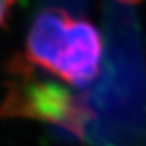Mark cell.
<instances>
[{"instance_id":"obj_2","label":"cell","mask_w":146,"mask_h":146,"mask_svg":"<svg viewBox=\"0 0 146 146\" xmlns=\"http://www.w3.org/2000/svg\"><path fill=\"white\" fill-rule=\"evenodd\" d=\"M11 75L0 103V118L39 120L86 143L89 124L96 118L86 96L75 95L61 82L39 79L25 58L13 59Z\"/></svg>"},{"instance_id":"obj_4","label":"cell","mask_w":146,"mask_h":146,"mask_svg":"<svg viewBox=\"0 0 146 146\" xmlns=\"http://www.w3.org/2000/svg\"><path fill=\"white\" fill-rule=\"evenodd\" d=\"M120 2H123V3H137V2H140V0H120Z\"/></svg>"},{"instance_id":"obj_3","label":"cell","mask_w":146,"mask_h":146,"mask_svg":"<svg viewBox=\"0 0 146 146\" xmlns=\"http://www.w3.org/2000/svg\"><path fill=\"white\" fill-rule=\"evenodd\" d=\"M14 2L16 0H0V28H2L6 23V20H8Z\"/></svg>"},{"instance_id":"obj_1","label":"cell","mask_w":146,"mask_h":146,"mask_svg":"<svg viewBox=\"0 0 146 146\" xmlns=\"http://www.w3.org/2000/svg\"><path fill=\"white\" fill-rule=\"evenodd\" d=\"M101 58L98 28L62 9L40 11L27 34L25 61L76 89H86L95 81Z\"/></svg>"}]
</instances>
